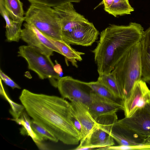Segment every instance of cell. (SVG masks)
<instances>
[{
	"label": "cell",
	"mask_w": 150,
	"mask_h": 150,
	"mask_svg": "<svg viewBox=\"0 0 150 150\" xmlns=\"http://www.w3.org/2000/svg\"><path fill=\"white\" fill-rule=\"evenodd\" d=\"M45 36L60 51L61 54L64 56L67 62L68 60L73 66L78 67L77 61L82 60L81 55L85 54L84 52L76 50L71 46L70 44L64 41H58Z\"/></svg>",
	"instance_id": "obj_18"
},
{
	"label": "cell",
	"mask_w": 150,
	"mask_h": 150,
	"mask_svg": "<svg viewBox=\"0 0 150 150\" xmlns=\"http://www.w3.org/2000/svg\"><path fill=\"white\" fill-rule=\"evenodd\" d=\"M97 81L104 85L116 97L122 100L123 97L121 91L111 73L99 75Z\"/></svg>",
	"instance_id": "obj_22"
},
{
	"label": "cell",
	"mask_w": 150,
	"mask_h": 150,
	"mask_svg": "<svg viewBox=\"0 0 150 150\" xmlns=\"http://www.w3.org/2000/svg\"><path fill=\"white\" fill-rule=\"evenodd\" d=\"M31 4H36L54 7L67 3H79L81 0H28Z\"/></svg>",
	"instance_id": "obj_26"
},
{
	"label": "cell",
	"mask_w": 150,
	"mask_h": 150,
	"mask_svg": "<svg viewBox=\"0 0 150 150\" xmlns=\"http://www.w3.org/2000/svg\"><path fill=\"white\" fill-rule=\"evenodd\" d=\"M91 95V101L88 108L90 114L95 120L99 116L123 110V105L121 104L101 96L93 91Z\"/></svg>",
	"instance_id": "obj_14"
},
{
	"label": "cell",
	"mask_w": 150,
	"mask_h": 150,
	"mask_svg": "<svg viewBox=\"0 0 150 150\" xmlns=\"http://www.w3.org/2000/svg\"><path fill=\"white\" fill-rule=\"evenodd\" d=\"M56 64L54 65L53 69L54 71L58 74L60 76L62 74V69L61 65L55 60ZM61 77V76H60Z\"/></svg>",
	"instance_id": "obj_28"
},
{
	"label": "cell",
	"mask_w": 150,
	"mask_h": 150,
	"mask_svg": "<svg viewBox=\"0 0 150 150\" xmlns=\"http://www.w3.org/2000/svg\"><path fill=\"white\" fill-rule=\"evenodd\" d=\"M114 0H103L101 3L103 4L104 10L106 12L112 5Z\"/></svg>",
	"instance_id": "obj_29"
},
{
	"label": "cell",
	"mask_w": 150,
	"mask_h": 150,
	"mask_svg": "<svg viewBox=\"0 0 150 150\" xmlns=\"http://www.w3.org/2000/svg\"><path fill=\"white\" fill-rule=\"evenodd\" d=\"M18 56L26 60L30 70L35 72L42 79H48L57 87V80L60 77L54 71V64L50 57L31 46L22 45L18 48Z\"/></svg>",
	"instance_id": "obj_6"
},
{
	"label": "cell",
	"mask_w": 150,
	"mask_h": 150,
	"mask_svg": "<svg viewBox=\"0 0 150 150\" xmlns=\"http://www.w3.org/2000/svg\"><path fill=\"white\" fill-rule=\"evenodd\" d=\"M116 113L101 116L98 123L125 150L136 149L143 145L147 138L125 127L118 122Z\"/></svg>",
	"instance_id": "obj_5"
},
{
	"label": "cell",
	"mask_w": 150,
	"mask_h": 150,
	"mask_svg": "<svg viewBox=\"0 0 150 150\" xmlns=\"http://www.w3.org/2000/svg\"><path fill=\"white\" fill-rule=\"evenodd\" d=\"M19 99L29 116L67 145L78 144L81 135L70 118L71 103L63 98L23 89Z\"/></svg>",
	"instance_id": "obj_1"
},
{
	"label": "cell",
	"mask_w": 150,
	"mask_h": 150,
	"mask_svg": "<svg viewBox=\"0 0 150 150\" xmlns=\"http://www.w3.org/2000/svg\"><path fill=\"white\" fill-rule=\"evenodd\" d=\"M0 93L9 103L11 108L9 110V112L13 118L17 119L19 118L24 111L25 108L23 105L16 103L8 97L5 92L1 79Z\"/></svg>",
	"instance_id": "obj_24"
},
{
	"label": "cell",
	"mask_w": 150,
	"mask_h": 150,
	"mask_svg": "<svg viewBox=\"0 0 150 150\" xmlns=\"http://www.w3.org/2000/svg\"><path fill=\"white\" fill-rule=\"evenodd\" d=\"M86 83L93 91L98 95L123 105L122 100L116 97L106 87L98 81L86 82Z\"/></svg>",
	"instance_id": "obj_21"
},
{
	"label": "cell",
	"mask_w": 150,
	"mask_h": 150,
	"mask_svg": "<svg viewBox=\"0 0 150 150\" xmlns=\"http://www.w3.org/2000/svg\"><path fill=\"white\" fill-rule=\"evenodd\" d=\"M144 31L140 24L110 25L100 33L97 46L92 51L99 75L110 74L132 46L140 41Z\"/></svg>",
	"instance_id": "obj_2"
},
{
	"label": "cell",
	"mask_w": 150,
	"mask_h": 150,
	"mask_svg": "<svg viewBox=\"0 0 150 150\" xmlns=\"http://www.w3.org/2000/svg\"><path fill=\"white\" fill-rule=\"evenodd\" d=\"M150 102V89L142 79L134 84L128 97L123 101L125 117L131 116Z\"/></svg>",
	"instance_id": "obj_9"
},
{
	"label": "cell",
	"mask_w": 150,
	"mask_h": 150,
	"mask_svg": "<svg viewBox=\"0 0 150 150\" xmlns=\"http://www.w3.org/2000/svg\"><path fill=\"white\" fill-rule=\"evenodd\" d=\"M145 146L147 150H150V137L146 139Z\"/></svg>",
	"instance_id": "obj_30"
},
{
	"label": "cell",
	"mask_w": 150,
	"mask_h": 150,
	"mask_svg": "<svg viewBox=\"0 0 150 150\" xmlns=\"http://www.w3.org/2000/svg\"><path fill=\"white\" fill-rule=\"evenodd\" d=\"M145 82L147 83L150 86V80L146 81Z\"/></svg>",
	"instance_id": "obj_32"
},
{
	"label": "cell",
	"mask_w": 150,
	"mask_h": 150,
	"mask_svg": "<svg viewBox=\"0 0 150 150\" xmlns=\"http://www.w3.org/2000/svg\"><path fill=\"white\" fill-rule=\"evenodd\" d=\"M144 108L150 113V102L146 105Z\"/></svg>",
	"instance_id": "obj_31"
},
{
	"label": "cell",
	"mask_w": 150,
	"mask_h": 150,
	"mask_svg": "<svg viewBox=\"0 0 150 150\" xmlns=\"http://www.w3.org/2000/svg\"><path fill=\"white\" fill-rule=\"evenodd\" d=\"M134 11L129 0H114L106 12L116 17L119 16L130 14Z\"/></svg>",
	"instance_id": "obj_20"
},
{
	"label": "cell",
	"mask_w": 150,
	"mask_h": 150,
	"mask_svg": "<svg viewBox=\"0 0 150 150\" xmlns=\"http://www.w3.org/2000/svg\"><path fill=\"white\" fill-rule=\"evenodd\" d=\"M0 13L6 23V40L9 42H19L21 39L22 25L25 19L12 15L5 7L3 0H0Z\"/></svg>",
	"instance_id": "obj_15"
},
{
	"label": "cell",
	"mask_w": 150,
	"mask_h": 150,
	"mask_svg": "<svg viewBox=\"0 0 150 150\" xmlns=\"http://www.w3.org/2000/svg\"><path fill=\"white\" fill-rule=\"evenodd\" d=\"M71 101L82 129L80 144L73 149L83 150L87 145L90 136L98 124L90 114L88 106L79 101Z\"/></svg>",
	"instance_id": "obj_11"
},
{
	"label": "cell",
	"mask_w": 150,
	"mask_h": 150,
	"mask_svg": "<svg viewBox=\"0 0 150 150\" xmlns=\"http://www.w3.org/2000/svg\"><path fill=\"white\" fill-rule=\"evenodd\" d=\"M25 14L24 21L33 24L44 35L64 41L60 21L53 8L44 5L31 4Z\"/></svg>",
	"instance_id": "obj_4"
},
{
	"label": "cell",
	"mask_w": 150,
	"mask_h": 150,
	"mask_svg": "<svg viewBox=\"0 0 150 150\" xmlns=\"http://www.w3.org/2000/svg\"><path fill=\"white\" fill-rule=\"evenodd\" d=\"M30 125L33 131L42 141L49 140L55 142L59 141L53 134L33 119L31 120Z\"/></svg>",
	"instance_id": "obj_25"
},
{
	"label": "cell",
	"mask_w": 150,
	"mask_h": 150,
	"mask_svg": "<svg viewBox=\"0 0 150 150\" xmlns=\"http://www.w3.org/2000/svg\"><path fill=\"white\" fill-rule=\"evenodd\" d=\"M22 29L21 39L28 45L35 48L50 57L54 52L61 54L58 49L48 38L33 24L27 23L23 25Z\"/></svg>",
	"instance_id": "obj_10"
},
{
	"label": "cell",
	"mask_w": 150,
	"mask_h": 150,
	"mask_svg": "<svg viewBox=\"0 0 150 150\" xmlns=\"http://www.w3.org/2000/svg\"><path fill=\"white\" fill-rule=\"evenodd\" d=\"M57 88L64 98L80 101L88 107L91 102L93 91L86 82L69 76L60 77L57 80Z\"/></svg>",
	"instance_id": "obj_7"
},
{
	"label": "cell",
	"mask_w": 150,
	"mask_h": 150,
	"mask_svg": "<svg viewBox=\"0 0 150 150\" xmlns=\"http://www.w3.org/2000/svg\"><path fill=\"white\" fill-rule=\"evenodd\" d=\"M28 115L27 113L24 111L19 118H13L11 120L22 125V127L20 129L21 134L23 135H27L31 137L40 149H47V146L42 143V141L33 130L30 125L31 120Z\"/></svg>",
	"instance_id": "obj_19"
},
{
	"label": "cell",
	"mask_w": 150,
	"mask_h": 150,
	"mask_svg": "<svg viewBox=\"0 0 150 150\" xmlns=\"http://www.w3.org/2000/svg\"><path fill=\"white\" fill-rule=\"evenodd\" d=\"M140 42L125 53L111 73L122 93V101L129 96L135 83L142 79Z\"/></svg>",
	"instance_id": "obj_3"
},
{
	"label": "cell",
	"mask_w": 150,
	"mask_h": 150,
	"mask_svg": "<svg viewBox=\"0 0 150 150\" xmlns=\"http://www.w3.org/2000/svg\"><path fill=\"white\" fill-rule=\"evenodd\" d=\"M6 8L14 16L24 19L23 4L20 0H3Z\"/></svg>",
	"instance_id": "obj_23"
},
{
	"label": "cell",
	"mask_w": 150,
	"mask_h": 150,
	"mask_svg": "<svg viewBox=\"0 0 150 150\" xmlns=\"http://www.w3.org/2000/svg\"><path fill=\"white\" fill-rule=\"evenodd\" d=\"M140 42L142 79L146 81L150 80V26L144 31Z\"/></svg>",
	"instance_id": "obj_17"
},
{
	"label": "cell",
	"mask_w": 150,
	"mask_h": 150,
	"mask_svg": "<svg viewBox=\"0 0 150 150\" xmlns=\"http://www.w3.org/2000/svg\"><path fill=\"white\" fill-rule=\"evenodd\" d=\"M99 35L93 24L88 20L79 25L69 31L62 32L64 41L70 44L83 46H91Z\"/></svg>",
	"instance_id": "obj_8"
},
{
	"label": "cell",
	"mask_w": 150,
	"mask_h": 150,
	"mask_svg": "<svg viewBox=\"0 0 150 150\" xmlns=\"http://www.w3.org/2000/svg\"><path fill=\"white\" fill-rule=\"evenodd\" d=\"M0 79L7 85L10 87L12 89L15 88L19 89H21V87L11 78L4 73L0 69Z\"/></svg>",
	"instance_id": "obj_27"
},
{
	"label": "cell",
	"mask_w": 150,
	"mask_h": 150,
	"mask_svg": "<svg viewBox=\"0 0 150 150\" xmlns=\"http://www.w3.org/2000/svg\"><path fill=\"white\" fill-rule=\"evenodd\" d=\"M117 121L147 138L150 137V113L144 108L137 110L130 117Z\"/></svg>",
	"instance_id": "obj_12"
},
{
	"label": "cell",
	"mask_w": 150,
	"mask_h": 150,
	"mask_svg": "<svg viewBox=\"0 0 150 150\" xmlns=\"http://www.w3.org/2000/svg\"><path fill=\"white\" fill-rule=\"evenodd\" d=\"M60 21L62 32L69 31L88 20L77 12L72 3H67L53 7Z\"/></svg>",
	"instance_id": "obj_13"
},
{
	"label": "cell",
	"mask_w": 150,
	"mask_h": 150,
	"mask_svg": "<svg viewBox=\"0 0 150 150\" xmlns=\"http://www.w3.org/2000/svg\"><path fill=\"white\" fill-rule=\"evenodd\" d=\"M98 124L90 136L87 145L83 150L99 149L114 145L113 138L103 127Z\"/></svg>",
	"instance_id": "obj_16"
}]
</instances>
